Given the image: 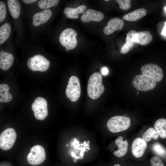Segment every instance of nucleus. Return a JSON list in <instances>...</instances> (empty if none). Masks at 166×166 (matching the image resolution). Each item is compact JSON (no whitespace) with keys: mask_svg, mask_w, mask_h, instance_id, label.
I'll use <instances>...</instances> for the list:
<instances>
[{"mask_svg":"<svg viewBox=\"0 0 166 166\" xmlns=\"http://www.w3.org/2000/svg\"><path fill=\"white\" fill-rule=\"evenodd\" d=\"M65 93L67 97L71 101H76L79 98L81 93L80 82L76 76L69 78L67 86Z\"/></svg>","mask_w":166,"mask_h":166,"instance_id":"nucleus-7","label":"nucleus"},{"mask_svg":"<svg viewBox=\"0 0 166 166\" xmlns=\"http://www.w3.org/2000/svg\"><path fill=\"white\" fill-rule=\"evenodd\" d=\"M120 9L124 10H129L131 7V1L130 0H117Z\"/></svg>","mask_w":166,"mask_h":166,"instance_id":"nucleus-28","label":"nucleus"},{"mask_svg":"<svg viewBox=\"0 0 166 166\" xmlns=\"http://www.w3.org/2000/svg\"><path fill=\"white\" fill-rule=\"evenodd\" d=\"M45 158L46 154L44 148L40 145H37L31 148L27 159L30 164L35 166L43 163Z\"/></svg>","mask_w":166,"mask_h":166,"instance_id":"nucleus-8","label":"nucleus"},{"mask_svg":"<svg viewBox=\"0 0 166 166\" xmlns=\"http://www.w3.org/2000/svg\"><path fill=\"white\" fill-rule=\"evenodd\" d=\"M101 72L103 75H107L109 73L108 69L106 67H104L101 69Z\"/></svg>","mask_w":166,"mask_h":166,"instance_id":"nucleus-31","label":"nucleus"},{"mask_svg":"<svg viewBox=\"0 0 166 166\" xmlns=\"http://www.w3.org/2000/svg\"><path fill=\"white\" fill-rule=\"evenodd\" d=\"M7 4L10 14L14 18H17L20 14L21 6L19 2L17 0H8Z\"/></svg>","mask_w":166,"mask_h":166,"instance_id":"nucleus-20","label":"nucleus"},{"mask_svg":"<svg viewBox=\"0 0 166 166\" xmlns=\"http://www.w3.org/2000/svg\"><path fill=\"white\" fill-rule=\"evenodd\" d=\"M146 141L140 137L136 138L133 141L132 151L133 155L136 158H140L143 155L147 147Z\"/></svg>","mask_w":166,"mask_h":166,"instance_id":"nucleus-11","label":"nucleus"},{"mask_svg":"<svg viewBox=\"0 0 166 166\" xmlns=\"http://www.w3.org/2000/svg\"><path fill=\"white\" fill-rule=\"evenodd\" d=\"M9 89L7 85L0 84V102H7L12 100V96L9 92Z\"/></svg>","mask_w":166,"mask_h":166,"instance_id":"nucleus-22","label":"nucleus"},{"mask_svg":"<svg viewBox=\"0 0 166 166\" xmlns=\"http://www.w3.org/2000/svg\"><path fill=\"white\" fill-rule=\"evenodd\" d=\"M166 22H165V26H164L163 29L162 30V32L161 33V34L166 36Z\"/></svg>","mask_w":166,"mask_h":166,"instance_id":"nucleus-33","label":"nucleus"},{"mask_svg":"<svg viewBox=\"0 0 166 166\" xmlns=\"http://www.w3.org/2000/svg\"><path fill=\"white\" fill-rule=\"evenodd\" d=\"M80 145H81V146H83V145H84L83 143V144H80Z\"/></svg>","mask_w":166,"mask_h":166,"instance_id":"nucleus-40","label":"nucleus"},{"mask_svg":"<svg viewBox=\"0 0 166 166\" xmlns=\"http://www.w3.org/2000/svg\"><path fill=\"white\" fill-rule=\"evenodd\" d=\"M6 14V10L5 4L2 1H0V22L5 20Z\"/></svg>","mask_w":166,"mask_h":166,"instance_id":"nucleus-29","label":"nucleus"},{"mask_svg":"<svg viewBox=\"0 0 166 166\" xmlns=\"http://www.w3.org/2000/svg\"><path fill=\"white\" fill-rule=\"evenodd\" d=\"M87 9V6L85 5L80 6L75 8L66 7L65 9L64 13L69 18L77 19L79 17V14L84 13Z\"/></svg>","mask_w":166,"mask_h":166,"instance_id":"nucleus-19","label":"nucleus"},{"mask_svg":"<svg viewBox=\"0 0 166 166\" xmlns=\"http://www.w3.org/2000/svg\"><path fill=\"white\" fill-rule=\"evenodd\" d=\"M51 11L47 9L35 14L33 17V25L37 26L46 22L51 17Z\"/></svg>","mask_w":166,"mask_h":166,"instance_id":"nucleus-14","label":"nucleus"},{"mask_svg":"<svg viewBox=\"0 0 166 166\" xmlns=\"http://www.w3.org/2000/svg\"><path fill=\"white\" fill-rule=\"evenodd\" d=\"M102 81V76L100 73L96 72L91 75L87 86L88 94L91 98L97 99L103 94L105 88Z\"/></svg>","mask_w":166,"mask_h":166,"instance_id":"nucleus-1","label":"nucleus"},{"mask_svg":"<svg viewBox=\"0 0 166 166\" xmlns=\"http://www.w3.org/2000/svg\"><path fill=\"white\" fill-rule=\"evenodd\" d=\"M147 14V11L145 9H137L125 14L123 17V18L129 21H135L145 16Z\"/></svg>","mask_w":166,"mask_h":166,"instance_id":"nucleus-18","label":"nucleus"},{"mask_svg":"<svg viewBox=\"0 0 166 166\" xmlns=\"http://www.w3.org/2000/svg\"><path fill=\"white\" fill-rule=\"evenodd\" d=\"M113 166H121L118 164H116L114 165Z\"/></svg>","mask_w":166,"mask_h":166,"instance_id":"nucleus-35","label":"nucleus"},{"mask_svg":"<svg viewBox=\"0 0 166 166\" xmlns=\"http://www.w3.org/2000/svg\"><path fill=\"white\" fill-rule=\"evenodd\" d=\"M152 40V37L148 31L137 32L133 37L134 42L143 45H148Z\"/></svg>","mask_w":166,"mask_h":166,"instance_id":"nucleus-16","label":"nucleus"},{"mask_svg":"<svg viewBox=\"0 0 166 166\" xmlns=\"http://www.w3.org/2000/svg\"><path fill=\"white\" fill-rule=\"evenodd\" d=\"M115 143L118 146V149L114 152L115 156L121 157L125 155L128 150V144L127 140H123L121 136L118 137L115 140Z\"/></svg>","mask_w":166,"mask_h":166,"instance_id":"nucleus-17","label":"nucleus"},{"mask_svg":"<svg viewBox=\"0 0 166 166\" xmlns=\"http://www.w3.org/2000/svg\"><path fill=\"white\" fill-rule=\"evenodd\" d=\"M132 84L136 89L147 91L155 87L156 82L153 79L142 74L136 76L133 80Z\"/></svg>","mask_w":166,"mask_h":166,"instance_id":"nucleus-5","label":"nucleus"},{"mask_svg":"<svg viewBox=\"0 0 166 166\" xmlns=\"http://www.w3.org/2000/svg\"><path fill=\"white\" fill-rule=\"evenodd\" d=\"M142 137L145 141H149L151 138L157 139L158 137V135L153 128H150L143 134Z\"/></svg>","mask_w":166,"mask_h":166,"instance_id":"nucleus-26","label":"nucleus"},{"mask_svg":"<svg viewBox=\"0 0 166 166\" xmlns=\"http://www.w3.org/2000/svg\"><path fill=\"white\" fill-rule=\"evenodd\" d=\"M59 2L58 0H41L38 3V6L42 9H46L56 6Z\"/></svg>","mask_w":166,"mask_h":166,"instance_id":"nucleus-24","label":"nucleus"},{"mask_svg":"<svg viewBox=\"0 0 166 166\" xmlns=\"http://www.w3.org/2000/svg\"><path fill=\"white\" fill-rule=\"evenodd\" d=\"M66 146H69V145L68 144H67L66 145Z\"/></svg>","mask_w":166,"mask_h":166,"instance_id":"nucleus-42","label":"nucleus"},{"mask_svg":"<svg viewBox=\"0 0 166 166\" xmlns=\"http://www.w3.org/2000/svg\"><path fill=\"white\" fill-rule=\"evenodd\" d=\"M31 108L35 118L38 120H43L48 115L47 101L44 97H37L32 104Z\"/></svg>","mask_w":166,"mask_h":166,"instance_id":"nucleus-6","label":"nucleus"},{"mask_svg":"<svg viewBox=\"0 0 166 166\" xmlns=\"http://www.w3.org/2000/svg\"><path fill=\"white\" fill-rule=\"evenodd\" d=\"M124 25L123 21L119 18L111 19L108 22L107 26L104 29L103 32L107 35H110L117 30H121Z\"/></svg>","mask_w":166,"mask_h":166,"instance_id":"nucleus-12","label":"nucleus"},{"mask_svg":"<svg viewBox=\"0 0 166 166\" xmlns=\"http://www.w3.org/2000/svg\"></svg>","mask_w":166,"mask_h":166,"instance_id":"nucleus-44","label":"nucleus"},{"mask_svg":"<svg viewBox=\"0 0 166 166\" xmlns=\"http://www.w3.org/2000/svg\"><path fill=\"white\" fill-rule=\"evenodd\" d=\"M17 134L14 129L8 128L0 135V148L4 150H9L16 141Z\"/></svg>","mask_w":166,"mask_h":166,"instance_id":"nucleus-9","label":"nucleus"},{"mask_svg":"<svg viewBox=\"0 0 166 166\" xmlns=\"http://www.w3.org/2000/svg\"><path fill=\"white\" fill-rule=\"evenodd\" d=\"M77 33L75 30L70 28H66L60 35V42L64 47L69 49H73L77 44Z\"/></svg>","mask_w":166,"mask_h":166,"instance_id":"nucleus-4","label":"nucleus"},{"mask_svg":"<svg viewBox=\"0 0 166 166\" xmlns=\"http://www.w3.org/2000/svg\"><path fill=\"white\" fill-rule=\"evenodd\" d=\"M155 130L162 138L166 137V119L161 118L157 120L154 124Z\"/></svg>","mask_w":166,"mask_h":166,"instance_id":"nucleus-21","label":"nucleus"},{"mask_svg":"<svg viewBox=\"0 0 166 166\" xmlns=\"http://www.w3.org/2000/svg\"><path fill=\"white\" fill-rule=\"evenodd\" d=\"M125 40V42L121 50V53L122 54H125L128 52L135 43L133 41V38L128 35H127Z\"/></svg>","mask_w":166,"mask_h":166,"instance_id":"nucleus-25","label":"nucleus"},{"mask_svg":"<svg viewBox=\"0 0 166 166\" xmlns=\"http://www.w3.org/2000/svg\"><path fill=\"white\" fill-rule=\"evenodd\" d=\"M166 6H165L164 7V11H165V13L166 14Z\"/></svg>","mask_w":166,"mask_h":166,"instance_id":"nucleus-37","label":"nucleus"},{"mask_svg":"<svg viewBox=\"0 0 166 166\" xmlns=\"http://www.w3.org/2000/svg\"><path fill=\"white\" fill-rule=\"evenodd\" d=\"M152 148V150L157 155L161 156H165L166 149L160 144L158 143L153 144Z\"/></svg>","mask_w":166,"mask_h":166,"instance_id":"nucleus-27","label":"nucleus"},{"mask_svg":"<svg viewBox=\"0 0 166 166\" xmlns=\"http://www.w3.org/2000/svg\"><path fill=\"white\" fill-rule=\"evenodd\" d=\"M14 61L13 55L1 50L0 52V69L6 71L9 69Z\"/></svg>","mask_w":166,"mask_h":166,"instance_id":"nucleus-15","label":"nucleus"},{"mask_svg":"<svg viewBox=\"0 0 166 166\" xmlns=\"http://www.w3.org/2000/svg\"><path fill=\"white\" fill-rule=\"evenodd\" d=\"M150 162L152 166H164L161 160L157 156L152 157Z\"/></svg>","mask_w":166,"mask_h":166,"instance_id":"nucleus-30","label":"nucleus"},{"mask_svg":"<svg viewBox=\"0 0 166 166\" xmlns=\"http://www.w3.org/2000/svg\"><path fill=\"white\" fill-rule=\"evenodd\" d=\"M50 63L44 56L38 54L30 58L27 62L29 68L34 71H46L49 69Z\"/></svg>","mask_w":166,"mask_h":166,"instance_id":"nucleus-3","label":"nucleus"},{"mask_svg":"<svg viewBox=\"0 0 166 166\" xmlns=\"http://www.w3.org/2000/svg\"><path fill=\"white\" fill-rule=\"evenodd\" d=\"M75 158V159H78L80 158V157L78 156H76Z\"/></svg>","mask_w":166,"mask_h":166,"instance_id":"nucleus-36","label":"nucleus"},{"mask_svg":"<svg viewBox=\"0 0 166 166\" xmlns=\"http://www.w3.org/2000/svg\"><path fill=\"white\" fill-rule=\"evenodd\" d=\"M73 140H74V141H76L77 140V139L76 138H74L73 139Z\"/></svg>","mask_w":166,"mask_h":166,"instance_id":"nucleus-38","label":"nucleus"},{"mask_svg":"<svg viewBox=\"0 0 166 166\" xmlns=\"http://www.w3.org/2000/svg\"><path fill=\"white\" fill-rule=\"evenodd\" d=\"M105 1H106V2H107V1H109V0H104Z\"/></svg>","mask_w":166,"mask_h":166,"instance_id":"nucleus-41","label":"nucleus"},{"mask_svg":"<svg viewBox=\"0 0 166 166\" xmlns=\"http://www.w3.org/2000/svg\"><path fill=\"white\" fill-rule=\"evenodd\" d=\"M74 161L75 162H76V160L75 159V160H74Z\"/></svg>","mask_w":166,"mask_h":166,"instance_id":"nucleus-43","label":"nucleus"},{"mask_svg":"<svg viewBox=\"0 0 166 166\" xmlns=\"http://www.w3.org/2000/svg\"><path fill=\"white\" fill-rule=\"evenodd\" d=\"M71 155L72 157H73L74 158H75L76 156V155L75 153L73 152H71Z\"/></svg>","mask_w":166,"mask_h":166,"instance_id":"nucleus-34","label":"nucleus"},{"mask_svg":"<svg viewBox=\"0 0 166 166\" xmlns=\"http://www.w3.org/2000/svg\"><path fill=\"white\" fill-rule=\"evenodd\" d=\"M104 18V14L101 12L92 9H89L82 15L81 20L84 22H88L91 21L99 22L101 21Z\"/></svg>","mask_w":166,"mask_h":166,"instance_id":"nucleus-13","label":"nucleus"},{"mask_svg":"<svg viewBox=\"0 0 166 166\" xmlns=\"http://www.w3.org/2000/svg\"><path fill=\"white\" fill-rule=\"evenodd\" d=\"M130 125V118L121 116H116L110 118L107 123L108 129L113 133L124 131L128 129Z\"/></svg>","mask_w":166,"mask_h":166,"instance_id":"nucleus-2","label":"nucleus"},{"mask_svg":"<svg viewBox=\"0 0 166 166\" xmlns=\"http://www.w3.org/2000/svg\"><path fill=\"white\" fill-rule=\"evenodd\" d=\"M141 71L143 75L153 79L156 82L160 81L163 77L162 69L154 64L149 63L143 65L141 67Z\"/></svg>","mask_w":166,"mask_h":166,"instance_id":"nucleus-10","label":"nucleus"},{"mask_svg":"<svg viewBox=\"0 0 166 166\" xmlns=\"http://www.w3.org/2000/svg\"><path fill=\"white\" fill-rule=\"evenodd\" d=\"M11 30L10 25L6 23L0 27V45L4 43L10 35Z\"/></svg>","mask_w":166,"mask_h":166,"instance_id":"nucleus-23","label":"nucleus"},{"mask_svg":"<svg viewBox=\"0 0 166 166\" xmlns=\"http://www.w3.org/2000/svg\"><path fill=\"white\" fill-rule=\"evenodd\" d=\"M66 50H67V51H69V49H68V48H66Z\"/></svg>","mask_w":166,"mask_h":166,"instance_id":"nucleus-39","label":"nucleus"},{"mask_svg":"<svg viewBox=\"0 0 166 166\" xmlns=\"http://www.w3.org/2000/svg\"><path fill=\"white\" fill-rule=\"evenodd\" d=\"M22 1L25 3L28 4L37 1L36 0H23Z\"/></svg>","mask_w":166,"mask_h":166,"instance_id":"nucleus-32","label":"nucleus"}]
</instances>
